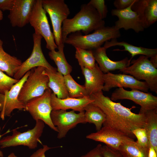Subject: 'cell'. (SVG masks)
I'll list each match as a JSON object with an SVG mask.
<instances>
[{"label":"cell","instance_id":"cell-1","mask_svg":"<svg viewBox=\"0 0 157 157\" xmlns=\"http://www.w3.org/2000/svg\"><path fill=\"white\" fill-rule=\"evenodd\" d=\"M94 101L92 102L99 108L106 115V120L103 126L115 129L124 133L134 140L135 138L133 131L138 128H144L145 116L144 114H136L122 105L120 102L116 103L105 96L102 91L90 95Z\"/></svg>","mask_w":157,"mask_h":157},{"label":"cell","instance_id":"cell-2","mask_svg":"<svg viewBox=\"0 0 157 157\" xmlns=\"http://www.w3.org/2000/svg\"><path fill=\"white\" fill-rule=\"evenodd\" d=\"M105 22L100 17L96 10L88 3L82 4L80 11L72 18H67L62 24L61 37L63 42L70 34L82 31L87 35L105 26Z\"/></svg>","mask_w":157,"mask_h":157},{"label":"cell","instance_id":"cell-3","mask_svg":"<svg viewBox=\"0 0 157 157\" xmlns=\"http://www.w3.org/2000/svg\"><path fill=\"white\" fill-rule=\"evenodd\" d=\"M121 36L119 30L114 26H105L94 31L91 34L83 35L81 31L69 34L64 44L71 45L75 48L92 50L100 47L107 41Z\"/></svg>","mask_w":157,"mask_h":157},{"label":"cell","instance_id":"cell-4","mask_svg":"<svg viewBox=\"0 0 157 157\" xmlns=\"http://www.w3.org/2000/svg\"><path fill=\"white\" fill-rule=\"evenodd\" d=\"M44 123L41 120L36 121L34 127L27 131L21 132L16 129L13 130L11 135L3 137L0 140V147L3 149L8 147L23 145L29 149L37 148L38 143H41L40 138L45 127Z\"/></svg>","mask_w":157,"mask_h":157},{"label":"cell","instance_id":"cell-5","mask_svg":"<svg viewBox=\"0 0 157 157\" xmlns=\"http://www.w3.org/2000/svg\"><path fill=\"white\" fill-rule=\"evenodd\" d=\"M46 68L38 67L31 69L20 92L18 99L25 104L31 99L42 95L49 88V79L45 73Z\"/></svg>","mask_w":157,"mask_h":157},{"label":"cell","instance_id":"cell-6","mask_svg":"<svg viewBox=\"0 0 157 157\" xmlns=\"http://www.w3.org/2000/svg\"><path fill=\"white\" fill-rule=\"evenodd\" d=\"M130 66L119 70L125 74H129L136 79L144 80L149 89L157 93V69L152 64L149 58L141 55L131 61Z\"/></svg>","mask_w":157,"mask_h":157},{"label":"cell","instance_id":"cell-7","mask_svg":"<svg viewBox=\"0 0 157 157\" xmlns=\"http://www.w3.org/2000/svg\"><path fill=\"white\" fill-rule=\"evenodd\" d=\"M42 7L50 18L55 42L57 46L63 43L62 40L63 23L70 14L64 0H42Z\"/></svg>","mask_w":157,"mask_h":157},{"label":"cell","instance_id":"cell-8","mask_svg":"<svg viewBox=\"0 0 157 157\" xmlns=\"http://www.w3.org/2000/svg\"><path fill=\"white\" fill-rule=\"evenodd\" d=\"M42 0H36L29 19V23L35 30V33L41 35L44 39L46 47L50 51L55 50L58 47L51 31Z\"/></svg>","mask_w":157,"mask_h":157},{"label":"cell","instance_id":"cell-9","mask_svg":"<svg viewBox=\"0 0 157 157\" xmlns=\"http://www.w3.org/2000/svg\"><path fill=\"white\" fill-rule=\"evenodd\" d=\"M52 93L51 90L49 88L41 96L28 101L26 104V111L35 121H42L52 129L57 132V128L53 124L50 116L52 110L51 102Z\"/></svg>","mask_w":157,"mask_h":157},{"label":"cell","instance_id":"cell-10","mask_svg":"<svg viewBox=\"0 0 157 157\" xmlns=\"http://www.w3.org/2000/svg\"><path fill=\"white\" fill-rule=\"evenodd\" d=\"M110 99L113 101L124 99L133 101L140 106V114H144L148 111L157 110V97L151 93L138 90L128 91L123 88L119 87L113 92Z\"/></svg>","mask_w":157,"mask_h":157},{"label":"cell","instance_id":"cell-11","mask_svg":"<svg viewBox=\"0 0 157 157\" xmlns=\"http://www.w3.org/2000/svg\"><path fill=\"white\" fill-rule=\"evenodd\" d=\"M33 45L30 56L22 62L13 78L19 80L28 71L38 67H42L52 71H57V69L51 66L44 57L41 47V41L42 37L35 33L33 35Z\"/></svg>","mask_w":157,"mask_h":157},{"label":"cell","instance_id":"cell-12","mask_svg":"<svg viewBox=\"0 0 157 157\" xmlns=\"http://www.w3.org/2000/svg\"><path fill=\"white\" fill-rule=\"evenodd\" d=\"M30 72V70L27 72L9 90L4 94H0V118L2 120H4L6 117L10 116L15 109L26 111V104L19 100L18 96Z\"/></svg>","mask_w":157,"mask_h":157},{"label":"cell","instance_id":"cell-13","mask_svg":"<svg viewBox=\"0 0 157 157\" xmlns=\"http://www.w3.org/2000/svg\"><path fill=\"white\" fill-rule=\"evenodd\" d=\"M52 122L58 131L57 138L61 139L65 137L70 129L79 124L86 123L84 117V111L76 113L61 110H52L51 113Z\"/></svg>","mask_w":157,"mask_h":157},{"label":"cell","instance_id":"cell-14","mask_svg":"<svg viewBox=\"0 0 157 157\" xmlns=\"http://www.w3.org/2000/svg\"><path fill=\"white\" fill-rule=\"evenodd\" d=\"M104 84L102 90L109 91L112 88L124 87L147 92L149 87L145 81L136 79L132 76L124 74H114L110 72L104 74Z\"/></svg>","mask_w":157,"mask_h":157},{"label":"cell","instance_id":"cell-15","mask_svg":"<svg viewBox=\"0 0 157 157\" xmlns=\"http://www.w3.org/2000/svg\"><path fill=\"white\" fill-rule=\"evenodd\" d=\"M86 138L103 142L115 150H118L124 142L133 139L117 130L107 126H103L99 130L87 135Z\"/></svg>","mask_w":157,"mask_h":157},{"label":"cell","instance_id":"cell-16","mask_svg":"<svg viewBox=\"0 0 157 157\" xmlns=\"http://www.w3.org/2000/svg\"><path fill=\"white\" fill-rule=\"evenodd\" d=\"M133 4L123 10L113 9L111 14L118 17V20L115 22L114 25L116 28L119 30L123 28L125 30L132 29L138 33L143 31L144 28L138 15L131 8Z\"/></svg>","mask_w":157,"mask_h":157},{"label":"cell","instance_id":"cell-17","mask_svg":"<svg viewBox=\"0 0 157 157\" xmlns=\"http://www.w3.org/2000/svg\"><path fill=\"white\" fill-rule=\"evenodd\" d=\"M36 0H15L8 16L13 27L22 28L29 23L30 16Z\"/></svg>","mask_w":157,"mask_h":157},{"label":"cell","instance_id":"cell-18","mask_svg":"<svg viewBox=\"0 0 157 157\" xmlns=\"http://www.w3.org/2000/svg\"><path fill=\"white\" fill-rule=\"evenodd\" d=\"M131 8L138 15L144 29L157 20V0H136Z\"/></svg>","mask_w":157,"mask_h":157},{"label":"cell","instance_id":"cell-19","mask_svg":"<svg viewBox=\"0 0 157 157\" xmlns=\"http://www.w3.org/2000/svg\"><path fill=\"white\" fill-rule=\"evenodd\" d=\"M93 101L94 100L89 96L80 98L68 97L60 99L58 98L53 93H52L51 98L52 110H66L71 109L79 112L84 111L85 107Z\"/></svg>","mask_w":157,"mask_h":157},{"label":"cell","instance_id":"cell-20","mask_svg":"<svg viewBox=\"0 0 157 157\" xmlns=\"http://www.w3.org/2000/svg\"><path fill=\"white\" fill-rule=\"evenodd\" d=\"M106 49L103 47H101L92 50L95 60L104 74H106L111 71L120 70L129 66L131 59H129L126 57L119 61H113L108 57Z\"/></svg>","mask_w":157,"mask_h":157},{"label":"cell","instance_id":"cell-21","mask_svg":"<svg viewBox=\"0 0 157 157\" xmlns=\"http://www.w3.org/2000/svg\"><path fill=\"white\" fill-rule=\"evenodd\" d=\"M85 78L84 86L88 95L102 91L104 84V73L98 64L92 69L81 68Z\"/></svg>","mask_w":157,"mask_h":157},{"label":"cell","instance_id":"cell-22","mask_svg":"<svg viewBox=\"0 0 157 157\" xmlns=\"http://www.w3.org/2000/svg\"><path fill=\"white\" fill-rule=\"evenodd\" d=\"M110 41H107L104 43L103 46L106 49L111 47L118 46L123 47L124 49L122 50L116 49L113 51H128L131 55V59L135 56L138 55H142L151 58L157 55V49H150L142 47H138L134 46L124 42H118L117 38H113Z\"/></svg>","mask_w":157,"mask_h":157},{"label":"cell","instance_id":"cell-23","mask_svg":"<svg viewBox=\"0 0 157 157\" xmlns=\"http://www.w3.org/2000/svg\"><path fill=\"white\" fill-rule=\"evenodd\" d=\"M45 73L49 78V88L58 98L64 99L69 97L62 74L57 71L53 72L46 68Z\"/></svg>","mask_w":157,"mask_h":157},{"label":"cell","instance_id":"cell-24","mask_svg":"<svg viewBox=\"0 0 157 157\" xmlns=\"http://www.w3.org/2000/svg\"><path fill=\"white\" fill-rule=\"evenodd\" d=\"M3 44L2 41L0 39V69L8 76L13 77L22 62L17 57L5 51Z\"/></svg>","mask_w":157,"mask_h":157},{"label":"cell","instance_id":"cell-25","mask_svg":"<svg viewBox=\"0 0 157 157\" xmlns=\"http://www.w3.org/2000/svg\"><path fill=\"white\" fill-rule=\"evenodd\" d=\"M84 117L86 123L94 124L97 131L99 130L106 120V115L98 106L92 102L84 109Z\"/></svg>","mask_w":157,"mask_h":157},{"label":"cell","instance_id":"cell-26","mask_svg":"<svg viewBox=\"0 0 157 157\" xmlns=\"http://www.w3.org/2000/svg\"><path fill=\"white\" fill-rule=\"evenodd\" d=\"M145 114L146 121L144 128L150 144L157 152V110L148 111Z\"/></svg>","mask_w":157,"mask_h":157},{"label":"cell","instance_id":"cell-27","mask_svg":"<svg viewBox=\"0 0 157 157\" xmlns=\"http://www.w3.org/2000/svg\"><path fill=\"white\" fill-rule=\"evenodd\" d=\"M58 47V51H50L48 54L57 67V71L65 76L70 74L72 71V66L67 61L64 52V44L63 43Z\"/></svg>","mask_w":157,"mask_h":157},{"label":"cell","instance_id":"cell-28","mask_svg":"<svg viewBox=\"0 0 157 157\" xmlns=\"http://www.w3.org/2000/svg\"><path fill=\"white\" fill-rule=\"evenodd\" d=\"M123 157H148V153L134 140L127 141L118 149Z\"/></svg>","mask_w":157,"mask_h":157},{"label":"cell","instance_id":"cell-29","mask_svg":"<svg viewBox=\"0 0 157 157\" xmlns=\"http://www.w3.org/2000/svg\"><path fill=\"white\" fill-rule=\"evenodd\" d=\"M64 78L66 89L69 97L80 98L89 96L84 86L78 83L70 74L64 76Z\"/></svg>","mask_w":157,"mask_h":157},{"label":"cell","instance_id":"cell-30","mask_svg":"<svg viewBox=\"0 0 157 157\" xmlns=\"http://www.w3.org/2000/svg\"><path fill=\"white\" fill-rule=\"evenodd\" d=\"M75 57L81 68L93 69L95 65V60L92 50L75 47Z\"/></svg>","mask_w":157,"mask_h":157},{"label":"cell","instance_id":"cell-31","mask_svg":"<svg viewBox=\"0 0 157 157\" xmlns=\"http://www.w3.org/2000/svg\"><path fill=\"white\" fill-rule=\"evenodd\" d=\"M132 133L137 139L136 142L138 144L148 153L150 144L144 128H136L133 131Z\"/></svg>","mask_w":157,"mask_h":157},{"label":"cell","instance_id":"cell-32","mask_svg":"<svg viewBox=\"0 0 157 157\" xmlns=\"http://www.w3.org/2000/svg\"><path fill=\"white\" fill-rule=\"evenodd\" d=\"M19 81L5 74L0 69V94H4Z\"/></svg>","mask_w":157,"mask_h":157},{"label":"cell","instance_id":"cell-33","mask_svg":"<svg viewBox=\"0 0 157 157\" xmlns=\"http://www.w3.org/2000/svg\"><path fill=\"white\" fill-rule=\"evenodd\" d=\"M88 3L96 10L101 19L103 20L106 17L108 10L104 0H91Z\"/></svg>","mask_w":157,"mask_h":157},{"label":"cell","instance_id":"cell-34","mask_svg":"<svg viewBox=\"0 0 157 157\" xmlns=\"http://www.w3.org/2000/svg\"><path fill=\"white\" fill-rule=\"evenodd\" d=\"M80 157H103L102 146L98 144L95 148Z\"/></svg>","mask_w":157,"mask_h":157},{"label":"cell","instance_id":"cell-35","mask_svg":"<svg viewBox=\"0 0 157 157\" xmlns=\"http://www.w3.org/2000/svg\"><path fill=\"white\" fill-rule=\"evenodd\" d=\"M136 0H115L113 5L116 9L122 10L126 9L133 4Z\"/></svg>","mask_w":157,"mask_h":157},{"label":"cell","instance_id":"cell-36","mask_svg":"<svg viewBox=\"0 0 157 157\" xmlns=\"http://www.w3.org/2000/svg\"><path fill=\"white\" fill-rule=\"evenodd\" d=\"M103 157H123L118 150H113L105 145L102 146Z\"/></svg>","mask_w":157,"mask_h":157},{"label":"cell","instance_id":"cell-37","mask_svg":"<svg viewBox=\"0 0 157 157\" xmlns=\"http://www.w3.org/2000/svg\"><path fill=\"white\" fill-rule=\"evenodd\" d=\"M15 0H0V10L10 11L14 5Z\"/></svg>","mask_w":157,"mask_h":157},{"label":"cell","instance_id":"cell-38","mask_svg":"<svg viewBox=\"0 0 157 157\" xmlns=\"http://www.w3.org/2000/svg\"><path fill=\"white\" fill-rule=\"evenodd\" d=\"M51 148L47 145H44L42 148L34 152L29 157H46L45 153Z\"/></svg>","mask_w":157,"mask_h":157},{"label":"cell","instance_id":"cell-39","mask_svg":"<svg viewBox=\"0 0 157 157\" xmlns=\"http://www.w3.org/2000/svg\"><path fill=\"white\" fill-rule=\"evenodd\" d=\"M148 157H157V152L150 144L148 152Z\"/></svg>","mask_w":157,"mask_h":157},{"label":"cell","instance_id":"cell-40","mask_svg":"<svg viewBox=\"0 0 157 157\" xmlns=\"http://www.w3.org/2000/svg\"><path fill=\"white\" fill-rule=\"evenodd\" d=\"M152 64L156 68H157V55L154 56L151 58L149 60Z\"/></svg>","mask_w":157,"mask_h":157},{"label":"cell","instance_id":"cell-41","mask_svg":"<svg viewBox=\"0 0 157 157\" xmlns=\"http://www.w3.org/2000/svg\"><path fill=\"white\" fill-rule=\"evenodd\" d=\"M7 157H18L13 152L10 153Z\"/></svg>","mask_w":157,"mask_h":157},{"label":"cell","instance_id":"cell-42","mask_svg":"<svg viewBox=\"0 0 157 157\" xmlns=\"http://www.w3.org/2000/svg\"><path fill=\"white\" fill-rule=\"evenodd\" d=\"M3 18V15L2 11L0 10V21L2 20Z\"/></svg>","mask_w":157,"mask_h":157},{"label":"cell","instance_id":"cell-43","mask_svg":"<svg viewBox=\"0 0 157 157\" xmlns=\"http://www.w3.org/2000/svg\"><path fill=\"white\" fill-rule=\"evenodd\" d=\"M1 130V127L0 126V131ZM3 135H1L0 134V139L1 137ZM3 157V152L0 150V157Z\"/></svg>","mask_w":157,"mask_h":157},{"label":"cell","instance_id":"cell-44","mask_svg":"<svg viewBox=\"0 0 157 157\" xmlns=\"http://www.w3.org/2000/svg\"><path fill=\"white\" fill-rule=\"evenodd\" d=\"M1 113H0V117H1Z\"/></svg>","mask_w":157,"mask_h":157}]
</instances>
